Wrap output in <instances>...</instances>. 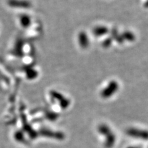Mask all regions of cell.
Masks as SVG:
<instances>
[{"mask_svg":"<svg viewBox=\"0 0 148 148\" xmlns=\"http://www.w3.org/2000/svg\"><path fill=\"white\" fill-rule=\"evenodd\" d=\"M98 131L101 135L105 136L104 147L106 148H112L116 141V136L112 130L106 124L102 123L98 127Z\"/></svg>","mask_w":148,"mask_h":148,"instance_id":"1","label":"cell"},{"mask_svg":"<svg viewBox=\"0 0 148 148\" xmlns=\"http://www.w3.org/2000/svg\"><path fill=\"white\" fill-rule=\"evenodd\" d=\"M126 133L128 136L134 138L145 141L148 140V131L146 130L129 128L127 130Z\"/></svg>","mask_w":148,"mask_h":148,"instance_id":"2","label":"cell"},{"mask_svg":"<svg viewBox=\"0 0 148 148\" xmlns=\"http://www.w3.org/2000/svg\"><path fill=\"white\" fill-rule=\"evenodd\" d=\"M127 148H141V147L139 146H129Z\"/></svg>","mask_w":148,"mask_h":148,"instance_id":"3","label":"cell"}]
</instances>
